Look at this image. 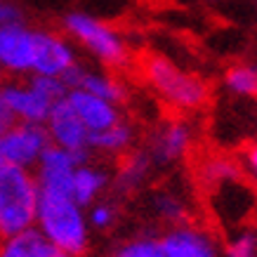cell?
I'll return each instance as SVG.
<instances>
[{"mask_svg":"<svg viewBox=\"0 0 257 257\" xmlns=\"http://www.w3.org/2000/svg\"><path fill=\"white\" fill-rule=\"evenodd\" d=\"M38 212V187L19 165H0V231L15 236L31 226Z\"/></svg>","mask_w":257,"mask_h":257,"instance_id":"6da1fadb","label":"cell"},{"mask_svg":"<svg viewBox=\"0 0 257 257\" xmlns=\"http://www.w3.org/2000/svg\"><path fill=\"white\" fill-rule=\"evenodd\" d=\"M38 217L43 231L55 248L73 257H83L87 248L85 224L71 196H62L47 189H38Z\"/></svg>","mask_w":257,"mask_h":257,"instance_id":"7a4b0ae2","label":"cell"},{"mask_svg":"<svg viewBox=\"0 0 257 257\" xmlns=\"http://www.w3.org/2000/svg\"><path fill=\"white\" fill-rule=\"evenodd\" d=\"M142 71L149 85L154 87L168 104L177 109H201L208 101V83L194 73L177 69L170 59L161 55H149L142 59Z\"/></svg>","mask_w":257,"mask_h":257,"instance_id":"3957f363","label":"cell"},{"mask_svg":"<svg viewBox=\"0 0 257 257\" xmlns=\"http://www.w3.org/2000/svg\"><path fill=\"white\" fill-rule=\"evenodd\" d=\"M64 29L106 66L127 64V47H125L123 38L99 19H94L85 12H69L64 17Z\"/></svg>","mask_w":257,"mask_h":257,"instance_id":"277c9868","label":"cell"},{"mask_svg":"<svg viewBox=\"0 0 257 257\" xmlns=\"http://www.w3.org/2000/svg\"><path fill=\"white\" fill-rule=\"evenodd\" d=\"M50 147V133L40 123L24 120L19 125H12L5 135H0V158L3 163L24 165L33 163L40 154Z\"/></svg>","mask_w":257,"mask_h":257,"instance_id":"5b68a950","label":"cell"},{"mask_svg":"<svg viewBox=\"0 0 257 257\" xmlns=\"http://www.w3.org/2000/svg\"><path fill=\"white\" fill-rule=\"evenodd\" d=\"M33 31L24 24H0V69L12 73L33 71Z\"/></svg>","mask_w":257,"mask_h":257,"instance_id":"8992f818","label":"cell"},{"mask_svg":"<svg viewBox=\"0 0 257 257\" xmlns=\"http://www.w3.org/2000/svg\"><path fill=\"white\" fill-rule=\"evenodd\" d=\"M47 125H50V137L57 142V147L66 149V151L90 149V130L78 118V113L73 111L66 97L55 101L50 118H47Z\"/></svg>","mask_w":257,"mask_h":257,"instance_id":"52a82bcc","label":"cell"},{"mask_svg":"<svg viewBox=\"0 0 257 257\" xmlns=\"http://www.w3.org/2000/svg\"><path fill=\"white\" fill-rule=\"evenodd\" d=\"M33 71L40 76H62L71 64H76L73 50L62 36L50 31H33Z\"/></svg>","mask_w":257,"mask_h":257,"instance_id":"ba28073f","label":"cell"},{"mask_svg":"<svg viewBox=\"0 0 257 257\" xmlns=\"http://www.w3.org/2000/svg\"><path fill=\"white\" fill-rule=\"evenodd\" d=\"M73 158L62 147H47L40 154V189L73 198Z\"/></svg>","mask_w":257,"mask_h":257,"instance_id":"9c48e42d","label":"cell"},{"mask_svg":"<svg viewBox=\"0 0 257 257\" xmlns=\"http://www.w3.org/2000/svg\"><path fill=\"white\" fill-rule=\"evenodd\" d=\"M69 104L73 106V111L78 113V118L85 123V127L90 133H99V130H106L111 125L118 123V111L116 104L101 99V97H94L87 90H69L66 94Z\"/></svg>","mask_w":257,"mask_h":257,"instance_id":"30bf717a","label":"cell"},{"mask_svg":"<svg viewBox=\"0 0 257 257\" xmlns=\"http://www.w3.org/2000/svg\"><path fill=\"white\" fill-rule=\"evenodd\" d=\"M0 90H3V97L8 101V106L15 111V116L22 118V120H29V123H43V120H47L50 111L55 106V101H50L45 94L33 90L29 83L26 85L8 83V85H3Z\"/></svg>","mask_w":257,"mask_h":257,"instance_id":"8fae6325","label":"cell"},{"mask_svg":"<svg viewBox=\"0 0 257 257\" xmlns=\"http://www.w3.org/2000/svg\"><path fill=\"white\" fill-rule=\"evenodd\" d=\"M191 147V130L184 120H168L151 140V151L158 161H172L184 156Z\"/></svg>","mask_w":257,"mask_h":257,"instance_id":"7c38bea8","label":"cell"},{"mask_svg":"<svg viewBox=\"0 0 257 257\" xmlns=\"http://www.w3.org/2000/svg\"><path fill=\"white\" fill-rule=\"evenodd\" d=\"M158 245L170 257H215L210 241L194 229H179L163 236Z\"/></svg>","mask_w":257,"mask_h":257,"instance_id":"4fadbf2b","label":"cell"},{"mask_svg":"<svg viewBox=\"0 0 257 257\" xmlns=\"http://www.w3.org/2000/svg\"><path fill=\"white\" fill-rule=\"evenodd\" d=\"M55 250L57 248L45 236L33 229L19 231L0 243V257H52Z\"/></svg>","mask_w":257,"mask_h":257,"instance_id":"5bb4252c","label":"cell"},{"mask_svg":"<svg viewBox=\"0 0 257 257\" xmlns=\"http://www.w3.org/2000/svg\"><path fill=\"white\" fill-rule=\"evenodd\" d=\"M80 90H87L90 94L101 97V99L111 101V104H118V101L125 99V87L120 85L116 78L101 76V73H90V71H85L83 83H80Z\"/></svg>","mask_w":257,"mask_h":257,"instance_id":"9a60e30c","label":"cell"},{"mask_svg":"<svg viewBox=\"0 0 257 257\" xmlns=\"http://www.w3.org/2000/svg\"><path fill=\"white\" fill-rule=\"evenodd\" d=\"M133 142V130L125 123L118 120L116 125H111L106 130H99V133H90V147L94 149H104V151H125L127 144Z\"/></svg>","mask_w":257,"mask_h":257,"instance_id":"2e32d148","label":"cell"},{"mask_svg":"<svg viewBox=\"0 0 257 257\" xmlns=\"http://www.w3.org/2000/svg\"><path fill=\"white\" fill-rule=\"evenodd\" d=\"M224 80L234 92L245 94V97H257V69H252V66L236 64L226 71Z\"/></svg>","mask_w":257,"mask_h":257,"instance_id":"e0dca14e","label":"cell"},{"mask_svg":"<svg viewBox=\"0 0 257 257\" xmlns=\"http://www.w3.org/2000/svg\"><path fill=\"white\" fill-rule=\"evenodd\" d=\"M101 184H104V175H99L97 170H90V168H80L73 175V198L80 205H85L92 201V196L101 189Z\"/></svg>","mask_w":257,"mask_h":257,"instance_id":"ac0fdd59","label":"cell"},{"mask_svg":"<svg viewBox=\"0 0 257 257\" xmlns=\"http://www.w3.org/2000/svg\"><path fill=\"white\" fill-rule=\"evenodd\" d=\"M29 85H31L33 90H38L40 94H45L50 101H59L69 94V87L64 85V80L59 78V76H40V73H36V76L29 80Z\"/></svg>","mask_w":257,"mask_h":257,"instance_id":"d6986e66","label":"cell"},{"mask_svg":"<svg viewBox=\"0 0 257 257\" xmlns=\"http://www.w3.org/2000/svg\"><path fill=\"white\" fill-rule=\"evenodd\" d=\"M116 257H170L165 252L158 243H151V241H137V243H130L125 245L123 250H118Z\"/></svg>","mask_w":257,"mask_h":257,"instance_id":"ffe728a7","label":"cell"},{"mask_svg":"<svg viewBox=\"0 0 257 257\" xmlns=\"http://www.w3.org/2000/svg\"><path fill=\"white\" fill-rule=\"evenodd\" d=\"M24 12L12 0H0V24H22Z\"/></svg>","mask_w":257,"mask_h":257,"instance_id":"44dd1931","label":"cell"},{"mask_svg":"<svg viewBox=\"0 0 257 257\" xmlns=\"http://www.w3.org/2000/svg\"><path fill=\"white\" fill-rule=\"evenodd\" d=\"M83 76H85V69H83V66L76 62V64H71V66L64 71L59 78L64 80V85L69 87V90H78L80 83H83Z\"/></svg>","mask_w":257,"mask_h":257,"instance_id":"7402d4cb","label":"cell"},{"mask_svg":"<svg viewBox=\"0 0 257 257\" xmlns=\"http://www.w3.org/2000/svg\"><path fill=\"white\" fill-rule=\"evenodd\" d=\"M231 257H255V238L252 236H241L238 241L231 245Z\"/></svg>","mask_w":257,"mask_h":257,"instance_id":"603a6c76","label":"cell"},{"mask_svg":"<svg viewBox=\"0 0 257 257\" xmlns=\"http://www.w3.org/2000/svg\"><path fill=\"white\" fill-rule=\"evenodd\" d=\"M15 120H17L15 111L8 106V101H5V97H3V90H0V135H5L12 125H17Z\"/></svg>","mask_w":257,"mask_h":257,"instance_id":"cb8c5ba5","label":"cell"},{"mask_svg":"<svg viewBox=\"0 0 257 257\" xmlns=\"http://www.w3.org/2000/svg\"><path fill=\"white\" fill-rule=\"evenodd\" d=\"M92 217H94V224L104 226V224H109V222H111V210H109V208H97Z\"/></svg>","mask_w":257,"mask_h":257,"instance_id":"d4e9b609","label":"cell"},{"mask_svg":"<svg viewBox=\"0 0 257 257\" xmlns=\"http://www.w3.org/2000/svg\"><path fill=\"white\" fill-rule=\"evenodd\" d=\"M245 158H248V163L252 165V170L257 172V142H252V144L245 147Z\"/></svg>","mask_w":257,"mask_h":257,"instance_id":"484cf974","label":"cell"},{"mask_svg":"<svg viewBox=\"0 0 257 257\" xmlns=\"http://www.w3.org/2000/svg\"><path fill=\"white\" fill-rule=\"evenodd\" d=\"M52 257H73V255H69V252H64V250L57 248V250H55V255H52Z\"/></svg>","mask_w":257,"mask_h":257,"instance_id":"4316f807","label":"cell"},{"mask_svg":"<svg viewBox=\"0 0 257 257\" xmlns=\"http://www.w3.org/2000/svg\"><path fill=\"white\" fill-rule=\"evenodd\" d=\"M3 238H5V236H3V231H0V243H3Z\"/></svg>","mask_w":257,"mask_h":257,"instance_id":"83f0119b","label":"cell"},{"mask_svg":"<svg viewBox=\"0 0 257 257\" xmlns=\"http://www.w3.org/2000/svg\"><path fill=\"white\" fill-rule=\"evenodd\" d=\"M0 165H3V158H0Z\"/></svg>","mask_w":257,"mask_h":257,"instance_id":"f1b7e54d","label":"cell"}]
</instances>
